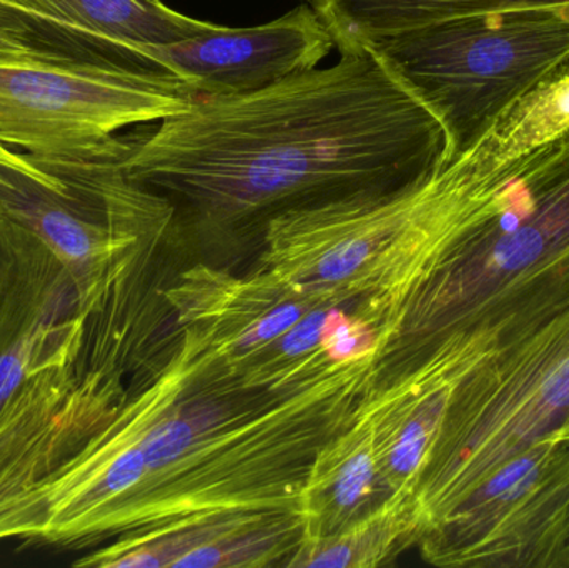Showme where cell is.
<instances>
[{
    "instance_id": "8992f818",
    "label": "cell",
    "mask_w": 569,
    "mask_h": 568,
    "mask_svg": "<svg viewBox=\"0 0 569 568\" xmlns=\"http://www.w3.org/2000/svg\"><path fill=\"white\" fill-rule=\"evenodd\" d=\"M569 509V437L531 446L420 542L438 567L555 568Z\"/></svg>"
},
{
    "instance_id": "5b68a950",
    "label": "cell",
    "mask_w": 569,
    "mask_h": 568,
    "mask_svg": "<svg viewBox=\"0 0 569 568\" xmlns=\"http://www.w3.org/2000/svg\"><path fill=\"white\" fill-rule=\"evenodd\" d=\"M199 93L153 67L0 63V143L33 156L89 152L120 132L186 112Z\"/></svg>"
},
{
    "instance_id": "ba28073f",
    "label": "cell",
    "mask_w": 569,
    "mask_h": 568,
    "mask_svg": "<svg viewBox=\"0 0 569 568\" xmlns=\"http://www.w3.org/2000/svg\"><path fill=\"white\" fill-rule=\"evenodd\" d=\"M335 47L327 23L305 3L262 26H217L202 36L149 47L143 57L199 96H240L317 69Z\"/></svg>"
},
{
    "instance_id": "52a82bcc",
    "label": "cell",
    "mask_w": 569,
    "mask_h": 568,
    "mask_svg": "<svg viewBox=\"0 0 569 568\" xmlns=\"http://www.w3.org/2000/svg\"><path fill=\"white\" fill-rule=\"evenodd\" d=\"M166 300L180 329L193 330L233 379L305 317L337 307L272 270L236 276L207 263L180 273Z\"/></svg>"
},
{
    "instance_id": "277c9868",
    "label": "cell",
    "mask_w": 569,
    "mask_h": 568,
    "mask_svg": "<svg viewBox=\"0 0 569 568\" xmlns=\"http://www.w3.org/2000/svg\"><path fill=\"white\" fill-rule=\"evenodd\" d=\"M132 139L89 152L33 156L36 170L0 162V217L43 240L79 280L109 286L147 247L166 242L172 209L126 169Z\"/></svg>"
},
{
    "instance_id": "9a60e30c",
    "label": "cell",
    "mask_w": 569,
    "mask_h": 568,
    "mask_svg": "<svg viewBox=\"0 0 569 568\" xmlns=\"http://www.w3.org/2000/svg\"><path fill=\"white\" fill-rule=\"evenodd\" d=\"M0 162L12 163L23 170H36V166L27 159L26 153H16L0 143Z\"/></svg>"
},
{
    "instance_id": "e0dca14e",
    "label": "cell",
    "mask_w": 569,
    "mask_h": 568,
    "mask_svg": "<svg viewBox=\"0 0 569 568\" xmlns=\"http://www.w3.org/2000/svg\"><path fill=\"white\" fill-rule=\"evenodd\" d=\"M560 434H563V436L569 437V420L567 422V426H565L563 429L560 430Z\"/></svg>"
},
{
    "instance_id": "6da1fadb",
    "label": "cell",
    "mask_w": 569,
    "mask_h": 568,
    "mask_svg": "<svg viewBox=\"0 0 569 568\" xmlns=\"http://www.w3.org/2000/svg\"><path fill=\"white\" fill-rule=\"evenodd\" d=\"M437 117L373 46L240 96H199L132 139L126 169L172 209L166 243L262 239L288 210L413 182L443 160Z\"/></svg>"
},
{
    "instance_id": "4fadbf2b",
    "label": "cell",
    "mask_w": 569,
    "mask_h": 568,
    "mask_svg": "<svg viewBox=\"0 0 569 568\" xmlns=\"http://www.w3.org/2000/svg\"><path fill=\"white\" fill-rule=\"evenodd\" d=\"M10 62L110 63L82 43L0 6V63Z\"/></svg>"
},
{
    "instance_id": "3957f363",
    "label": "cell",
    "mask_w": 569,
    "mask_h": 568,
    "mask_svg": "<svg viewBox=\"0 0 569 568\" xmlns=\"http://www.w3.org/2000/svg\"><path fill=\"white\" fill-rule=\"evenodd\" d=\"M568 420L569 310L458 387L417 487L427 534Z\"/></svg>"
},
{
    "instance_id": "7c38bea8",
    "label": "cell",
    "mask_w": 569,
    "mask_h": 568,
    "mask_svg": "<svg viewBox=\"0 0 569 568\" xmlns=\"http://www.w3.org/2000/svg\"><path fill=\"white\" fill-rule=\"evenodd\" d=\"M427 534L417 492H393L347 529L301 544L287 567L375 568L390 566Z\"/></svg>"
},
{
    "instance_id": "30bf717a",
    "label": "cell",
    "mask_w": 569,
    "mask_h": 568,
    "mask_svg": "<svg viewBox=\"0 0 569 568\" xmlns=\"http://www.w3.org/2000/svg\"><path fill=\"white\" fill-rule=\"evenodd\" d=\"M388 496L373 427L353 412L348 426L317 450L308 467L300 492L301 544L347 529Z\"/></svg>"
},
{
    "instance_id": "8fae6325",
    "label": "cell",
    "mask_w": 569,
    "mask_h": 568,
    "mask_svg": "<svg viewBox=\"0 0 569 568\" xmlns=\"http://www.w3.org/2000/svg\"><path fill=\"white\" fill-rule=\"evenodd\" d=\"M550 7H569V0H318L313 9L341 50L458 17Z\"/></svg>"
},
{
    "instance_id": "ac0fdd59",
    "label": "cell",
    "mask_w": 569,
    "mask_h": 568,
    "mask_svg": "<svg viewBox=\"0 0 569 568\" xmlns=\"http://www.w3.org/2000/svg\"><path fill=\"white\" fill-rule=\"evenodd\" d=\"M301 2L308 3V6L315 7L318 3V0H301Z\"/></svg>"
},
{
    "instance_id": "2e32d148",
    "label": "cell",
    "mask_w": 569,
    "mask_h": 568,
    "mask_svg": "<svg viewBox=\"0 0 569 568\" xmlns=\"http://www.w3.org/2000/svg\"><path fill=\"white\" fill-rule=\"evenodd\" d=\"M555 568H569V509L565 519L563 534H561L560 550H558Z\"/></svg>"
},
{
    "instance_id": "7a4b0ae2",
    "label": "cell",
    "mask_w": 569,
    "mask_h": 568,
    "mask_svg": "<svg viewBox=\"0 0 569 568\" xmlns=\"http://www.w3.org/2000/svg\"><path fill=\"white\" fill-rule=\"evenodd\" d=\"M368 46L437 117L450 162L569 62V7L458 17Z\"/></svg>"
},
{
    "instance_id": "9c48e42d",
    "label": "cell",
    "mask_w": 569,
    "mask_h": 568,
    "mask_svg": "<svg viewBox=\"0 0 569 568\" xmlns=\"http://www.w3.org/2000/svg\"><path fill=\"white\" fill-rule=\"evenodd\" d=\"M0 6L90 40L137 67H150L143 57L149 47L217 29V23L177 12L162 0H0Z\"/></svg>"
},
{
    "instance_id": "5bb4252c",
    "label": "cell",
    "mask_w": 569,
    "mask_h": 568,
    "mask_svg": "<svg viewBox=\"0 0 569 568\" xmlns=\"http://www.w3.org/2000/svg\"><path fill=\"white\" fill-rule=\"evenodd\" d=\"M26 339H22L19 323L9 310L0 306V360L9 353L16 352Z\"/></svg>"
}]
</instances>
